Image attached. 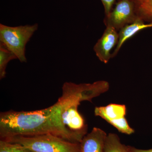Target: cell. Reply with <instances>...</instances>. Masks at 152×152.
<instances>
[{"label":"cell","mask_w":152,"mask_h":152,"mask_svg":"<svg viewBox=\"0 0 152 152\" xmlns=\"http://www.w3.org/2000/svg\"><path fill=\"white\" fill-rule=\"evenodd\" d=\"M137 16L145 22L152 23V0H131Z\"/></svg>","instance_id":"obj_10"},{"label":"cell","mask_w":152,"mask_h":152,"mask_svg":"<svg viewBox=\"0 0 152 152\" xmlns=\"http://www.w3.org/2000/svg\"><path fill=\"white\" fill-rule=\"evenodd\" d=\"M38 28L37 23L16 27L1 24L0 43L12 52L20 62H26V46Z\"/></svg>","instance_id":"obj_3"},{"label":"cell","mask_w":152,"mask_h":152,"mask_svg":"<svg viewBox=\"0 0 152 152\" xmlns=\"http://www.w3.org/2000/svg\"><path fill=\"white\" fill-rule=\"evenodd\" d=\"M104 9L105 16L110 13L113 9V7L115 3L116 0H101Z\"/></svg>","instance_id":"obj_15"},{"label":"cell","mask_w":152,"mask_h":152,"mask_svg":"<svg viewBox=\"0 0 152 152\" xmlns=\"http://www.w3.org/2000/svg\"><path fill=\"white\" fill-rule=\"evenodd\" d=\"M2 140L21 144L33 152H80V143L52 134L17 136Z\"/></svg>","instance_id":"obj_2"},{"label":"cell","mask_w":152,"mask_h":152,"mask_svg":"<svg viewBox=\"0 0 152 152\" xmlns=\"http://www.w3.org/2000/svg\"><path fill=\"white\" fill-rule=\"evenodd\" d=\"M94 114L110 124L112 121L124 118L126 114V107L124 104H116L97 107L95 108Z\"/></svg>","instance_id":"obj_9"},{"label":"cell","mask_w":152,"mask_h":152,"mask_svg":"<svg viewBox=\"0 0 152 152\" xmlns=\"http://www.w3.org/2000/svg\"><path fill=\"white\" fill-rule=\"evenodd\" d=\"M107 135L103 130L94 127L80 142V152H104Z\"/></svg>","instance_id":"obj_7"},{"label":"cell","mask_w":152,"mask_h":152,"mask_svg":"<svg viewBox=\"0 0 152 152\" xmlns=\"http://www.w3.org/2000/svg\"><path fill=\"white\" fill-rule=\"evenodd\" d=\"M80 102H75L66 106L63 110L62 119L63 124L70 130L87 133V125L84 119L78 111Z\"/></svg>","instance_id":"obj_6"},{"label":"cell","mask_w":152,"mask_h":152,"mask_svg":"<svg viewBox=\"0 0 152 152\" xmlns=\"http://www.w3.org/2000/svg\"><path fill=\"white\" fill-rule=\"evenodd\" d=\"M129 149L131 152H152V149L149 150H142L136 148L134 147L128 146Z\"/></svg>","instance_id":"obj_16"},{"label":"cell","mask_w":152,"mask_h":152,"mask_svg":"<svg viewBox=\"0 0 152 152\" xmlns=\"http://www.w3.org/2000/svg\"><path fill=\"white\" fill-rule=\"evenodd\" d=\"M137 18L134 5L131 0H118L115 7L105 17L104 22L106 26L112 27L118 31Z\"/></svg>","instance_id":"obj_4"},{"label":"cell","mask_w":152,"mask_h":152,"mask_svg":"<svg viewBox=\"0 0 152 152\" xmlns=\"http://www.w3.org/2000/svg\"><path fill=\"white\" fill-rule=\"evenodd\" d=\"M152 27V23H145V22L138 17V18L132 23L126 25L119 33L118 42L114 52L112 54V58L116 56L123 45L127 40L132 38L140 31L147 28Z\"/></svg>","instance_id":"obj_8"},{"label":"cell","mask_w":152,"mask_h":152,"mask_svg":"<svg viewBox=\"0 0 152 152\" xmlns=\"http://www.w3.org/2000/svg\"><path fill=\"white\" fill-rule=\"evenodd\" d=\"M110 124L113 126L120 132L126 134L131 135L134 133V130L130 126L126 118L113 121L110 123Z\"/></svg>","instance_id":"obj_14"},{"label":"cell","mask_w":152,"mask_h":152,"mask_svg":"<svg viewBox=\"0 0 152 152\" xmlns=\"http://www.w3.org/2000/svg\"><path fill=\"white\" fill-rule=\"evenodd\" d=\"M18 59L13 53L3 44L0 43V79L5 77L6 68L11 61Z\"/></svg>","instance_id":"obj_12"},{"label":"cell","mask_w":152,"mask_h":152,"mask_svg":"<svg viewBox=\"0 0 152 152\" xmlns=\"http://www.w3.org/2000/svg\"><path fill=\"white\" fill-rule=\"evenodd\" d=\"M0 152H33L23 145L1 139Z\"/></svg>","instance_id":"obj_13"},{"label":"cell","mask_w":152,"mask_h":152,"mask_svg":"<svg viewBox=\"0 0 152 152\" xmlns=\"http://www.w3.org/2000/svg\"><path fill=\"white\" fill-rule=\"evenodd\" d=\"M83 101V94L78 87L73 83L66 82L63 86L61 96L49 107L31 111L1 112L0 138L52 134L69 141L80 143L87 133L69 130L63 124L62 113L70 104Z\"/></svg>","instance_id":"obj_1"},{"label":"cell","mask_w":152,"mask_h":152,"mask_svg":"<svg viewBox=\"0 0 152 152\" xmlns=\"http://www.w3.org/2000/svg\"><path fill=\"white\" fill-rule=\"evenodd\" d=\"M119 38V33L116 30L112 27L106 26L102 35L94 47V51L101 62L107 64L112 58L111 51L116 46Z\"/></svg>","instance_id":"obj_5"},{"label":"cell","mask_w":152,"mask_h":152,"mask_svg":"<svg viewBox=\"0 0 152 152\" xmlns=\"http://www.w3.org/2000/svg\"><path fill=\"white\" fill-rule=\"evenodd\" d=\"M104 152H131L128 146L121 142L116 134L109 133L106 138Z\"/></svg>","instance_id":"obj_11"}]
</instances>
